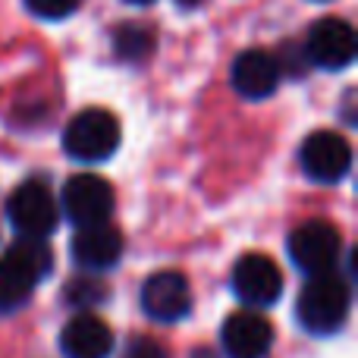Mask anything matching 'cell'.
<instances>
[{
  "instance_id": "16",
  "label": "cell",
  "mask_w": 358,
  "mask_h": 358,
  "mask_svg": "<svg viewBox=\"0 0 358 358\" xmlns=\"http://www.w3.org/2000/svg\"><path fill=\"white\" fill-rule=\"evenodd\" d=\"M63 299H66L73 308L88 311V308H94V305H101L107 299V286L94 277H73L66 283V289H63Z\"/></svg>"
},
{
  "instance_id": "4",
  "label": "cell",
  "mask_w": 358,
  "mask_h": 358,
  "mask_svg": "<svg viewBox=\"0 0 358 358\" xmlns=\"http://www.w3.org/2000/svg\"><path fill=\"white\" fill-rule=\"evenodd\" d=\"M6 217L22 239H44L57 229L60 204H57L50 185H44L41 179H25L13 189L10 201H6Z\"/></svg>"
},
{
  "instance_id": "6",
  "label": "cell",
  "mask_w": 358,
  "mask_h": 358,
  "mask_svg": "<svg viewBox=\"0 0 358 358\" xmlns=\"http://www.w3.org/2000/svg\"><path fill=\"white\" fill-rule=\"evenodd\" d=\"M113 185L107 179L94 176V173H79L69 176L63 185V214L73 220V227H94V223H107L113 214Z\"/></svg>"
},
{
  "instance_id": "14",
  "label": "cell",
  "mask_w": 358,
  "mask_h": 358,
  "mask_svg": "<svg viewBox=\"0 0 358 358\" xmlns=\"http://www.w3.org/2000/svg\"><path fill=\"white\" fill-rule=\"evenodd\" d=\"M229 82L248 101L271 98L280 85V63L267 50H245L236 57L233 69H229Z\"/></svg>"
},
{
  "instance_id": "3",
  "label": "cell",
  "mask_w": 358,
  "mask_h": 358,
  "mask_svg": "<svg viewBox=\"0 0 358 358\" xmlns=\"http://www.w3.org/2000/svg\"><path fill=\"white\" fill-rule=\"evenodd\" d=\"M120 148V120L104 107L76 113L63 129V151L76 161H107Z\"/></svg>"
},
{
  "instance_id": "13",
  "label": "cell",
  "mask_w": 358,
  "mask_h": 358,
  "mask_svg": "<svg viewBox=\"0 0 358 358\" xmlns=\"http://www.w3.org/2000/svg\"><path fill=\"white\" fill-rule=\"evenodd\" d=\"M63 358H107L113 352V334L98 315L79 311L60 330Z\"/></svg>"
},
{
  "instance_id": "1",
  "label": "cell",
  "mask_w": 358,
  "mask_h": 358,
  "mask_svg": "<svg viewBox=\"0 0 358 358\" xmlns=\"http://www.w3.org/2000/svg\"><path fill=\"white\" fill-rule=\"evenodd\" d=\"M50 267H54V258H50V248L44 245V239L19 236L10 245V252L0 258V315L22 308L35 292V286L50 273Z\"/></svg>"
},
{
  "instance_id": "8",
  "label": "cell",
  "mask_w": 358,
  "mask_h": 358,
  "mask_svg": "<svg viewBox=\"0 0 358 358\" xmlns=\"http://www.w3.org/2000/svg\"><path fill=\"white\" fill-rule=\"evenodd\" d=\"M358 54V41H355V29L346 19H321L311 25L308 41H305V60L315 63L321 69L340 73Z\"/></svg>"
},
{
  "instance_id": "15",
  "label": "cell",
  "mask_w": 358,
  "mask_h": 358,
  "mask_svg": "<svg viewBox=\"0 0 358 358\" xmlns=\"http://www.w3.org/2000/svg\"><path fill=\"white\" fill-rule=\"evenodd\" d=\"M113 50H117L120 60L138 63L155 50V35L138 22H123L117 31H113Z\"/></svg>"
},
{
  "instance_id": "12",
  "label": "cell",
  "mask_w": 358,
  "mask_h": 358,
  "mask_svg": "<svg viewBox=\"0 0 358 358\" xmlns=\"http://www.w3.org/2000/svg\"><path fill=\"white\" fill-rule=\"evenodd\" d=\"M69 252L82 271H107L123 255V236L117 227H110V220L94 223V227H79L69 242Z\"/></svg>"
},
{
  "instance_id": "9",
  "label": "cell",
  "mask_w": 358,
  "mask_h": 358,
  "mask_svg": "<svg viewBox=\"0 0 358 358\" xmlns=\"http://www.w3.org/2000/svg\"><path fill=\"white\" fill-rule=\"evenodd\" d=\"M233 289L248 308H267L283 292V273L267 255H242L233 267Z\"/></svg>"
},
{
  "instance_id": "11",
  "label": "cell",
  "mask_w": 358,
  "mask_h": 358,
  "mask_svg": "<svg viewBox=\"0 0 358 358\" xmlns=\"http://www.w3.org/2000/svg\"><path fill=\"white\" fill-rule=\"evenodd\" d=\"M227 358H267L273 346V327L258 311H236L220 330Z\"/></svg>"
},
{
  "instance_id": "2",
  "label": "cell",
  "mask_w": 358,
  "mask_h": 358,
  "mask_svg": "<svg viewBox=\"0 0 358 358\" xmlns=\"http://www.w3.org/2000/svg\"><path fill=\"white\" fill-rule=\"evenodd\" d=\"M349 305H352L349 280L340 277L336 271L317 273V277H308V283L299 292L296 317L308 334L327 336V334H336V330L346 324Z\"/></svg>"
},
{
  "instance_id": "19",
  "label": "cell",
  "mask_w": 358,
  "mask_h": 358,
  "mask_svg": "<svg viewBox=\"0 0 358 358\" xmlns=\"http://www.w3.org/2000/svg\"><path fill=\"white\" fill-rule=\"evenodd\" d=\"M198 3H201V0H176V6H182V10H195Z\"/></svg>"
},
{
  "instance_id": "20",
  "label": "cell",
  "mask_w": 358,
  "mask_h": 358,
  "mask_svg": "<svg viewBox=\"0 0 358 358\" xmlns=\"http://www.w3.org/2000/svg\"><path fill=\"white\" fill-rule=\"evenodd\" d=\"M192 358H217L214 352H210V349H195V355Z\"/></svg>"
},
{
  "instance_id": "5",
  "label": "cell",
  "mask_w": 358,
  "mask_h": 358,
  "mask_svg": "<svg viewBox=\"0 0 358 358\" xmlns=\"http://www.w3.org/2000/svg\"><path fill=\"white\" fill-rule=\"evenodd\" d=\"M289 258L308 277L336 271L343 258V236L334 223L327 220H308L292 229L289 236Z\"/></svg>"
},
{
  "instance_id": "21",
  "label": "cell",
  "mask_w": 358,
  "mask_h": 358,
  "mask_svg": "<svg viewBox=\"0 0 358 358\" xmlns=\"http://www.w3.org/2000/svg\"><path fill=\"white\" fill-rule=\"evenodd\" d=\"M129 3H142L145 6V3H155V0H129Z\"/></svg>"
},
{
  "instance_id": "7",
  "label": "cell",
  "mask_w": 358,
  "mask_h": 358,
  "mask_svg": "<svg viewBox=\"0 0 358 358\" xmlns=\"http://www.w3.org/2000/svg\"><path fill=\"white\" fill-rule=\"evenodd\" d=\"M299 164L315 182H340L352 170V145L334 129L311 132L299 148Z\"/></svg>"
},
{
  "instance_id": "18",
  "label": "cell",
  "mask_w": 358,
  "mask_h": 358,
  "mask_svg": "<svg viewBox=\"0 0 358 358\" xmlns=\"http://www.w3.org/2000/svg\"><path fill=\"white\" fill-rule=\"evenodd\" d=\"M120 358H170V355H167V349L157 340H151V336H136V340H129V346L123 349Z\"/></svg>"
},
{
  "instance_id": "17",
  "label": "cell",
  "mask_w": 358,
  "mask_h": 358,
  "mask_svg": "<svg viewBox=\"0 0 358 358\" xmlns=\"http://www.w3.org/2000/svg\"><path fill=\"white\" fill-rule=\"evenodd\" d=\"M25 6H29V13H35L38 19H50V22H57V19L73 16L76 6H79V0H25Z\"/></svg>"
},
{
  "instance_id": "10",
  "label": "cell",
  "mask_w": 358,
  "mask_h": 358,
  "mask_svg": "<svg viewBox=\"0 0 358 358\" xmlns=\"http://www.w3.org/2000/svg\"><path fill=\"white\" fill-rule=\"evenodd\" d=\"M142 308L151 321L176 324L192 311V286L182 273L161 271L151 273L142 286Z\"/></svg>"
}]
</instances>
